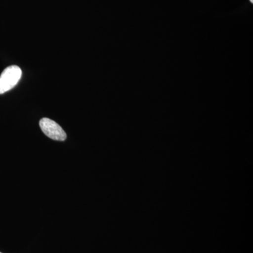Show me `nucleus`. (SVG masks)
Instances as JSON below:
<instances>
[{
	"label": "nucleus",
	"mask_w": 253,
	"mask_h": 253,
	"mask_svg": "<svg viewBox=\"0 0 253 253\" xmlns=\"http://www.w3.org/2000/svg\"><path fill=\"white\" fill-rule=\"evenodd\" d=\"M22 76V71L17 66L5 68L0 76V94L11 90L18 84Z\"/></svg>",
	"instance_id": "obj_1"
},
{
	"label": "nucleus",
	"mask_w": 253,
	"mask_h": 253,
	"mask_svg": "<svg viewBox=\"0 0 253 253\" xmlns=\"http://www.w3.org/2000/svg\"><path fill=\"white\" fill-rule=\"evenodd\" d=\"M42 131L46 136L55 141L66 140L67 135L58 123L49 118H44L40 121Z\"/></svg>",
	"instance_id": "obj_2"
},
{
	"label": "nucleus",
	"mask_w": 253,
	"mask_h": 253,
	"mask_svg": "<svg viewBox=\"0 0 253 253\" xmlns=\"http://www.w3.org/2000/svg\"><path fill=\"white\" fill-rule=\"evenodd\" d=\"M250 1H251V2H252V3L253 2V0H250Z\"/></svg>",
	"instance_id": "obj_3"
},
{
	"label": "nucleus",
	"mask_w": 253,
	"mask_h": 253,
	"mask_svg": "<svg viewBox=\"0 0 253 253\" xmlns=\"http://www.w3.org/2000/svg\"></svg>",
	"instance_id": "obj_4"
}]
</instances>
